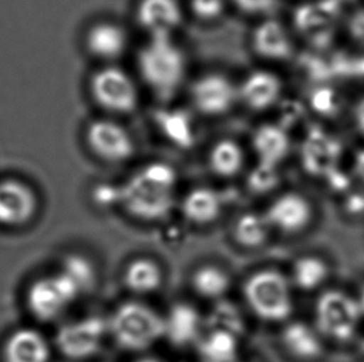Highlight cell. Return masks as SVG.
Masks as SVG:
<instances>
[{
  "label": "cell",
  "mask_w": 364,
  "mask_h": 362,
  "mask_svg": "<svg viewBox=\"0 0 364 362\" xmlns=\"http://www.w3.org/2000/svg\"><path fill=\"white\" fill-rule=\"evenodd\" d=\"M210 330H222L234 334L237 338L245 330V322L237 305L230 302H219L209 317Z\"/></svg>",
  "instance_id": "cell-30"
},
{
  "label": "cell",
  "mask_w": 364,
  "mask_h": 362,
  "mask_svg": "<svg viewBox=\"0 0 364 362\" xmlns=\"http://www.w3.org/2000/svg\"><path fill=\"white\" fill-rule=\"evenodd\" d=\"M222 197L209 187H197L189 191L182 204L183 215L196 225H209L222 212Z\"/></svg>",
  "instance_id": "cell-23"
},
{
  "label": "cell",
  "mask_w": 364,
  "mask_h": 362,
  "mask_svg": "<svg viewBox=\"0 0 364 362\" xmlns=\"http://www.w3.org/2000/svg\"><path fill=\"white\" fill-rule=\"evenodd\" d=\"M107 322L114 341L129 351L147 350L164 336V318L137 302L121 304Z\"/></svg>",
  "instance_id": "cell-4"
},
{
  "label": "cell",
  "mask_w": 364,
  "mask_h": 362,
  "mask_svg": "<svg viewBox=\"0 0 364 362\" xmlns=\"http://www.w3.org/2000/svg\"><path fill=\"white\" fill-rule=\"evenodd\" d=\"M191 99L203 116L219 117L232 111L239 102L237 84L218 72L203 75L193 82Z\"/></svg>",
  "instance_id": "cell-11"
},
{
  "label": "cell",
  "mask_w": 364,
  "mask_h": 362,
  "mask_svg": "<svg viewBox=\"0 0 364 362\" xmlns=\"http://www.w3.org/2000/svg\"><path fill=\"white\" fill-rule=\"evenodd\" d=\"M280 175L277 168L267 167L257 163V167L247 177V186L252 192L264 195L274 190L279 185Z\"/></svg>",
  "instance_id": "cell-32"
},
{
  "label": "cell",
  "mask_w": 364,
  "mask_h": 362,
  "mask_svg": "<svg viewBox=\"0 0 364 362\" xmlns=\"http://www.w3.org/2000/svg\"><path fill=\"white\" fill-rule=\"evenodd\" d=\"M50 358L49 341L39 330L29 327L15 329L1 345L3 362H50Z\"/></svg>",
  "instance_id": "cell-19"
},
{
  "label": "cell",
  "mask_w": 364,
  "mask_h": 362,
  "mask_svg": "<svg viewBox=\"0 0 364 362\" xmlns=\"http://www.w3.org/2000/svg\"><path fill=\"white\" fill-rule=\"evenodd\" d=\"M270 234V225L265 215L246 212L240 216L234 226V237L245 248H259L265 243Z\"/></svg>",
  "instance_id": "cell-28"
},
{
  "label": "cell",
  "mask_w": 364,
  "mask_h": 362,
  "mask_svg": "<svg viewBox=\"0 0 364 362\" xmlns=\"http://www.w3.org/2000/svg\"><path fill=\"white\" fill-rule=\"evenodd\" d=\"M343 148L340 141L321 128L307 133L301 148V164L311 177L323 179L341 169Z\"/></svg>",
  "instance_id": "cell-12"
},
{
  "label": "cell",
  "mask_w": 364,
  "mask_h": 362,
  "mask_svg": "<svg viewBox=\"0 0 364 362\" xmlns=\"http://www.w3.org/2000/svg\"><path fill=\"white\" fill-rule=\"evenodd\" d=\"M90 94L102 111L116 116L131 114L139 106L137 82L116 65H105L91 76Z\"/></svg>",
  "instance_id": "cell-6"
},
{
  "label": "cell",
  "mask_w": 364,
  "mask_h": 362,
  "mask_svg": "<svg viewBox=\"0 0 364 362\" xmlns=\"http://www.w3.org/2000/svg\"><path fill=\"white\" fill-rule=\"evenodd\" d=\"M251 45L257 56L272 62L286 61L295 51L290 31L275 19L264 20L256 26L251 35Z\"/></svg>",
  "instance_id": "cell-18"
},
{
  "label": "cell",
  "mask_w": 364,
  "mask_h": 362,
  "mask_svg": "<svg viewBox=\"0 0 364 362\" xmlns=\"http://www.w3.org/2000/svg\"><path fill=\"white\" fill-rule=\"evenodd\" d=\"M355 297L357 303H358V307H360V313L363 315L364 319V284L360 285L358 292H357V294H355Z\"/></svg>",
  "instance_id": "cell-40"
},
{
  "label": "cell",
  "mask_w": 364,
  "mask_h": 362,
  "mask_svg": "<svg viewBox=\"0 0 364 362\" xmlns=\"http://www.w3.org/2000/svg\"><path fill=\"white\" fill-rule=\"evenodd\" d=\"M237 362H257V361H239V360H237Z\"/></svg>",
  "instance_id": "cell-43"
},
{
  "label": "cell",
  "mask_w": 364,
  "mask_h": 362,
  "mask_svg": "<svg viewBox=\"0 0 364 362\" xmlns=\"http://www.w3.org/2000/svg\"><path fill=\"white\" fill-rule=\"evenodd\" d=\"M239 102L255 112H265L280 103L284 94V82L270 70L259 69L246 75L237 84Z\"/></svg>",
  "instance_id": "cell-16"
},
{
  "label": "cell",
  "mask_w": 364,
  "mask_h": 362,
  "mask_svg": "<svg viewBox=\"0 0 364 362\" xmlns=\"http://www.w3.org/2000/svg\"><path fill=\"white\" fill-rule=\"evenodd\" d=\"M194 10L199 16L213 19L222 13V0H194Z\"/></svg>",
  "instance_id": "cell-36"
},
{
  "label": "cell",
  "mask_w": 364,
  "mask_h": 362,
  "mask_svg": "<svg viewBox=\"0 0 364 362\" xmlns=\"http://www.w3.org/2000/svg\"><path fill=\"white\" fill-rule=\"evenodd\" d=\"M81 292L61 270L31 282L25 294L26 308L36 320L49 323L59 318Z\"/></svg>",
  "instance_id": "cell-7"
},
{
  "label": "cell",
  "mask_w": 364,
  "mask_h": 362,
  "mask_svg": "<svg viewBox=\"0 0 364 362\" xmlns=\"http://www.w3.org/2000/svg\"><path fill=\"white\" fill-rule=\"evenodd\" d=\"M137 362H166V361H162V360H159V358H141V360H138Z\"/></svg>",
  "instance_id": "cell-41"
},
{
  "label": "cell",
  "mask_w": 364,
  "mask_h": 362,
  "mask_svg": "<svg viewBox=\"0 0 364 362\" xmlns=\"http://www.w3.org/2000/svg\"><path fill=\"white\" fill-rule=\"evenodd\" d=\"M95 199L100 205L119 204V191L116 186L101 185L95 191Z\"/></svg>",
  "instance_id": "cell-37"
},
{
  "label": "cell",
  "mask_w": 364,
  "mask_h": 362,
  "mask_svg": "<svg viewBox=\"0 0 364 362\" xmlns=\"http://www.w3.org/2000/svg\"><path fill=\"white\" fill-rule=\"evenodd\" d=\"M85 139L95 157L109 164L127 162L136 150L131 133L121 123L109 118H100L90 123Z\"/></svg>",
  "instance_id": "cell-9"
},
{
  "label": "cell",
  "mask_w": 364,
  "mask_h": 362,
  "mask_svg": "<svg viewBox=\"0 0 364 362\" xmlns=\"http://www.w3.org/2000/svg\"><path fill=\"white\" fill-rule=\"evenodd\" d=\"M161 267L152 260L138 258L127 265L124 270V284L131 292L149 294L156 292L162 284Z\"/></svg>",
  "instance_id": "cell-25"
},
{
  "label": "cell",
  "mask_w": 364,
  "mask_h": 362,
  "mask_svg": "<svg viewBox=\"0 0 364 362\" xmlns=\"http://www.w3.org/2000/svg\"><path fill=\"white\" fill-rule=\"evenodd\" d=\"M193 288L203 298L219 299L227 293L230 279L215 265H204L193 274Z\"/></svg>",
  "instance_id": "cell-29"
},
{
  "label": "cell",
  "mask_w": 364,
  "mask_h": 362,
  "mask_svg": "<svg viewBox=\"0 0 364 362\" xmlns=\"http://www.w3.org/2000/svg\"><path fill=\"white\" fill-rule=\"evenodd\" d=\"M39 199L33 186L18 177L0 179V227L19 230L34 220Z\"/></svg>",
  "instance_id": "cell-10"
},
{
  "label": "cell",
  "mask_w": 364,
  "mask_h": 362,
  "mask_svg": "<svg viewBox=\"0 0 364 362\" xmlns=\"http://www.w3.org/2000/svg\"><path fill=\"white\" fill-rule=\"evenodd\" d=\"M252 149L259 164L279 168L290 153V134L281 124H262L252 136Z\"/></svg>",
  "instance_id": "cell-21"
},
{
  "label": "cell",
  "mask_w": 364,
  "mask_h": 362,
  "mask_svg": "<svg viewBox=\"0 0 364 362\" xmlns=\"http://www.w3.org/2000/svg\"><path fill=\"white\" fill-rule=\"evenodd\" d=\"M341 18L337 0H322L302 5L296 13V26L301 34L317 46H326L333 40Z\"/></svg>",
  "instance_id": "cell-13"
},
{
  "label": "cell",
  "mask_w": 364,
  "mask_h": 362,
  "mask_svg": "<svg viewBox=\"0 0 364 362\" xmlns=\"http://www.w3.org/2000/svg\"><path fill=\"white\" fill-rule=\"evenodd\" d=\"M281 343L291 358L300 362L318 361L325 353L326 340L315 325L290 322L281 334Z\"/></svg>",
  "instance_id": "cell-20"
},
{
  "label": "cell",
  "mask_w": 364,
  "mask_h": 362,
  "mask_svg": "<svg viewBox=\"0 0 364 362\" xmlns=\"http://www.w3.org/2000/svg\"><path fill=\"white\" fill-rule=\"evenodd\" d=\"M346 30L352 41L364 46V8L355 10L348 16L346 23Z\"/></svg>",
  "instance_id": "cell-34"
},
{
  "label": "cell",
  "mask_w": 364,
  "mask_h": 362,
  "mask_svg": "<svg viewBox=\"0 0 364 362\" xmlns=\"http://www.w3.org/2000/svg\"><path fill=\"white\" fill-rule=\"evenodd\" d=\"M242 13L247 15H265L271 13L277 5V0H232Z\"/></svg>",
  "instance_id": "cell-33"
},
{
  "label": "cell",
  "mask_w": 364,
  "mask_h": 362,
  "mask_svg": "<svg viewBox=\"0 0 364 362\" xmlns=\"http://www.w3.org/2000/svg\"><path fill=\"white\" fill-rule=\"evenodd\" d=\"M343 211L346 215L350 217H363L364 216V192L350 190L348 194L342 196Z\"/></svg>",
  "instance_id": "cell-35"
},
{
  "label": "cell",
  "mask_w": 364,
  "mask_h": 362,
  "mask_svg": "<svg viewBox=\"0 0 364 362\" xmlns=\"http://www.w3.org/2000/svg\"><path fill=\"white\" fill-rule=\"evenodd\" d=\"M177 172L167 163H151L119 186V205L142 221L162 220L174 205Z\"/></svg>",
  "instance_id": "cell-1"
},
{
  "label": "cell",
  "mask_w": 364,
  "mask_h": 362,
  "mask_svg": "<svg viewBox=\"0 0 364 362\" xmlns=\"http://www.w3.org/2000/svg\"><path fill=\"white\" fill-rule=\"evenodd\" d=\"M331 275V267L320 256H301L292 265L291 280L296 288L315 292L322 288Z\"/></svg>",
  "instance_id": "cell-24"
},
{
  "label": "cell",
  "mask_w": 364,
  "mask_h": 362,
  "mask_svg": "<svg viewBox=\"0 0 364 362\" xmlns=\"http://www.w3.org/2000/svg\"><path fill=\"white\" fill-rule=\"evenodd\" d=\"M352 119L355 131L364 139V94H362L352 109Z\"/></svg>",
  "instance_id": "cell-39"
},
{
  "label": "cell",
  "mask_w": 364,
  "mask_h": 362,
  "mask_svg": "<svg viewBox=\"0 0 364 362\" xmlns=\"http://www.w3.org/2000/svg\"><path fill=\"white\" fill-rule=\"evenodd\" d=\"M204 362H237L239 338L234 334L210 330L198 345Z\"/></svg>",
  "instance_id": "cell-26"
},
{
  "label": "cell",
  "mask_w": 364,
  "mask_h": 362,
  "mask_svg": "<svg viewBox=\"0 0 364 362\" xmlns=\"http://www.w3.org/2000/svg\"><path fill=\"white\" fill-rule=\"evenodd\" d=\"M244 297L252 313L269 323L285 322L294 310L290 280L277 270L251 274L244 284Z\"/></svg>",
  "instance_id": "cell-5"
},
{
  "label": "cell",
  "mask_w": 364,
  "mask_h": 362,
  "mask_svg": "<svg viewBox=\"0 0 364 362\" xmlns=\"http://www.w3.org/2000/svg\"><path fill=\"white\" fill-rule=\"evenodd\" d=\"M360 353H362V355H363V356H364V336H363V338H362V340H360Z\"/></svg>",
  "instance_id": "cell-42"
},
{
  "label": "cell",
  "mask_w": 364,
  "mask_h": 362,
  "mask_svg": "<svg viewBox=\"0 0 364 362\" xmlns=\"http://www.w3.org/2000/svg\"><path fill=\"white\" fill-rule=\"evenodd\" d=\"M137 69L153 94L169 99L187 79V55L173 38H149L138 53Z\"/></svg>",
  "instance_id": "cell-2"
},
{
  "label": "cell",
  "mask_w": 364,
  "mask_h": 362,
  "mask_svg": "<svg viewBox=\"0 0 364 362\" xmlns=\"http://www.w3.org/2000/svg\"><path fill=\"white\" fill-rule=\"evenodd\" d=\"M265 219L272 229L287 235L305 231L314 219V206L300 192H285L271 202Z\"/></svg>",
  "instance_id": "cell-14"
},
{
  "label": "cell",
  "mask_w": 364,
  "mask_h": 362,
  "mask_svg": "<svg viewBox=\"0 0 364 362\" xmlns=\"http://www.w3.org/2000/svg\"><path fill=\"white\" fill-rule=\"evenodd\" d=\"M316 329L326 341L350 343L360 333L363 315L355 300V294L343 289H326L316 300Z\"/></svg>",
  "instance_id": "cell-3"
},
{
  "label": "cell",
  "mask_w": 364,
  "mask_h": 362,
  "mask_svg": "<svg viewBox=\"0 0 364 362\" xmlns=\"http://www.w3.org/2000/svg\"><path fill=\"white\" fill-rule=\"evenodd\" d=\"M136 19L149 38H173L182 26L184 10L179 0H139Z\"/></svg>",
  "instance_id": "cell-15"
},
{
  "label": "cell",
  "mask_w": 364,
  "mask_h": 362,
  "mask_svg": "<svg viewBox=\"0 0 364 362\" xmlns=\"http://www.w3.org/2000/svg\"><path fill=\"white\" fill-rule=\"evenodd\" d=\"M202 329L199 312L191 304L176 303L164 318V338L178 348L197 341Z\"/></svg>",
  "instance_id": "cell-22"
},
{
  "label": "cell",
  "mask_w": 364,
  "mask_h": 362,
  "mask_svg": "<svg viewBox=\"0 0 364 362\" xmlns=\"http://www.w3.org/2000/svg\"><path fill=\"white\" fill-rule=\"evenodd\" d=\"M244 150L235 141L222 139L209 152V165L218 177H235L244 165Z\"/></svg>",
  "instance_id": "cell-27"
},
{
  "label": "cell",
  "mask_w": 364,
  "mask_h": 362,
  "mask_svg": "<svg viewBox=\"0 0 364 362\" xmlns=\"http://www.w3.org/2000/svg\"><path fill=\"white\" fill-rule=\"evenodd\" d=\"M350 174L360 185L364 186V147L360 148L355 153L350 165Z\"/></svg>",
  "instance_id": "cell-38"
},
{
  "label": "cell",
  "mask_w": 364,
  "mask_h": 362,
  "mask_svg": "<svg viewBox=\"0 0 364 362\" xmlns=\"http://www.w3.org/2000/svg\"><path fill=\"white\" fill-rule=\"evenodd\" d=\"M129 44L126 29L112 21H100L85 35V48L90 56L105 65H114L126 54Z\"/></svg>",
  "instance_id": "cell-17"
},
{
  "label": "cell",
  "mask_w": 364,
  "mask_h": 362,
  "mask_svg": "<svg viewBox=\"0 0 364 362\" xmlns=\"http://www.w3.org/2000/svg\"><path fill=\"white\" fill-rule=\"evenodd\" d=\"M107 333V320L96 315L86 317L60 327L55 336V344L65 358L85 360L99 351Z\"/></svg>",
  "instance_id": "cell-8"
},
{
  "label": "cell",
  "mask_w": 364,
  "mask_h": 362,
  "mask_svg": "<svg viewBox=\"0 0 364 362\" xmlns=\"http://www.w3.org/2000/svg\"><path fill=\"white\" fill-rule=\"evenodd\" d=\"M61 272L66 274L77 285L81 293L91 288L96 282L94 265L84 256H66L63 260Z\"/></svg>",
  "instance_id": "cell-31"
}]
</instances>
